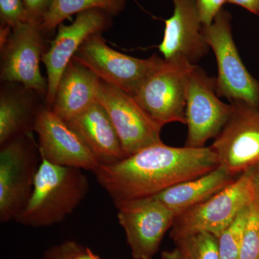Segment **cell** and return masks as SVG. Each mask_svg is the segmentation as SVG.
I'll list each match as a JSON object with an SVG mask.
<instances>
[{
  "mask_svg": "<svg viewBox=\"0 0 259 259\" xmlns=\"http://www.w3.org/2000/svg\"><path fill=\"white\" fill-rule=\"evenodd\" d=\"M162 259H187L178 248L172 250H166L161 253Z\"/></svg>",
  "mask_w": 259,
  "mask_h": 259,
  "instance_id": "cell-30",
  "label": "cell"
},
{
  "mask_svg": "<svg viewBox=\"0 0 259 259\" xmlns=\"http://www.w3.org/2000/svg\"><path fill=\"white\" fill-rule=\"evenodd\" d=\"M219 166L210 147H172L161 143L145 148L93 171L115 206L147 198Z\"/></svg>",
  "mask_w": 259,
  "mask_h": 259,
  "instance_id": "cell-1",
  "label": "cell"
},
{
  "mask_svg": "<svg viewBox=\"0 0 259 259\" xmlns=\"http://www.w3.org/2000/svg\"><path fill=\"white\" fill-rule=\"evenodd\" d=\"M4 83L0 93V146L20 135L34 132L41 107L33 98L36 93L17 83Z\"/></svg>",
  "mask_w": 259,
  "mask_h": 259,
  "instance_id": "cell-18",
  "label": "cell"
},
{
  "mask_svg": "<svg viewBox=\"0 0 259 259\" xmlns=\"http://www.w3.org/2000/svg\"><path fill=\"white\" fill-rule=\"evenodd\" d=\"M41 23L27 20L12 29L1 42L0 77L3 83H20L47 98L48 81L41 74L40 63L46 53Z\"/></svg>",
  "mask_w": 259,
  "mask_h": 259,
  "instance_id": "cell-6",
  "label": "cell"
},
{
  "mask_svg": "<svg viewBox=\"0 0 259 259\" xmlns=\"http://www.w3.org/2000/svg\"><path fill=\"white\" fill-rule=\"evenodd\" d=\"M101 79L79 61L71 59L64 70L50 110L67 122L98 101Z\"/></svg>",
  "mask_w": 259,
  "mask_h": 259,
  "instance_id": "cell-16",
  "label": "cell"
},
{
  "mask_svg": "<svg viewBox=\"0 0 259 259\" xmlns=\"http://www.w3.org/2000/svg\"><path fill=\"white\" fill-rule=\"evenodd\" d=\"M215 88L216 78L194 65L187 79L186 95L187 147H205L209 140L217 137L231 116L232 104L221 101Z\"/></svg>",
  "mask_w": 259,
  "mask_h": 259,
  "instance_id": "cell-9",
  "label": "cell"
},
{
  "mask_svg": "<svg viewBox=\"0 0 259 259\" xmlns=\"http://www.w3.org/2000/svg\"><path fill=\"white\" fill-rule=\"evenodd\" d=\"M73 59L93 71L104 82L131 96L165 61L156 54L139 59L118 52L107 45L102 33L88 37Z\"/></svg>",
  "mask_w": 259,
  "mask_h": 259,
  "instance_id": "cell-7",
  "label": "cell"
},
{
  "mask_svg": "<svg viewBox=\"0 0 259 259\" xmlns=\"http://www.w3.org/2000/svg\"><path fill=\"white\" fill-rule=\"evenodd\" d=\"M231 103V116L209 147L219 166L236 177L259 161V109L244 102Z\"/></svg>",
  "mask_w": 259,
  "mask_h": 259,
  "instance_id": "cell-10",
  "label": "cell"
},
{
  "mask_svg": "<svg viewBox=\"0 0 259 259\" xmlns=\"http://www.w3.org/2000/svg\"><path fill=\"white\" fill-rule=\"evenodd\" d=\"M98 102L106 110L126 157L161 144V125L153 121L134 97L101 80Z\"/></svg>",
  "mask_w": 259,
  "mask_h": 259,
  "instance_id": "cell-12",
  "label": "cell"
},
{
  "mask_svg": "<svg viewBox=\"0 0 259 259\" xmlns=\"http://www.w3.org/2000/svg\"><path fill=\"white\" fill-rule=\"evenodd\" d=\"M28 20L42 23L53 0H23Z\"/></svg>",
  "mask_w": 259,
  "mask_h": 259,
  "instance_id": "cell-27",
  "label": "cell"
},
{
  "mask_svg": "<svg viewBox=\"0 0 259 259\" xmlns=\"http://www.w3.org/2000/svg\"><path fill=\"white\" fill-rule=\"evenodd\" d=\"M251 168L252 171H253V180H254L255 187H256L259 195V161Z\"/></svg>",
  "mask_w": 259,
  "mask_h": 259,
  "instance_id": "cell-31",
  "label": "cell"
},
{
  "mask_svg": "<svg viewBox=\"0 0 259 259\" xmlns=\"http://www.w3.org/2000/svg\"><path fill=\"white\" fill-rule=\"evenodd\" d=\"M174 241L187 259H221L218 238L210 233H194Z\"/></svg>",
  "mask_w": 259,
  "mask_h": 259,
  "instance_id": "cell-21",
  "label": "cell"
},
{
  "mask_svg": "<svg viewBox=\"0 0 259 259\" xmlns=\"http://www.w3.org/2000/svg\"><path fill=\"white\" fill-rule=\"evenodd\" d=\"M111 15L101 10H90L76 15L70 25L61 23L50 47L42 57L47 72L46 104L51 109L64 70L83 42L92 35L102 33L112 26Z\"/></svg>",
  "mask_w": 259,
  "mask_h": 259,
  "instance_id": "cell-13",
  "label": "cell"
},
{
  "mask_svg": "<svg viewBox=\"0 0 259 259\" xmlns=\"http://www.w3.org/2000/svg\"><path fill=\"white\" fill-rule=\"evenodd\" d=\"M83 171L42 159L30 198L15 221L31 228L62 222L79 207L90 191V182Z\"/></svg>",
  "mask_w": 259,
  "mask_h": 259,
  "instance_id": "cell-2",
  "label": "cell"
},
{
  "mask_svg": "<svg viewBox=\"0 0 259 259\" xmlns=\"http://www.w3.org/2000/svg\"><path fill=\"white\" fill-rule=\"evenodd\" d=\"M172 1L174 13L164 21V33L158 49L167 61L185 60L197 64L209 49L202 33L197 0Z\"/></svg>",
  "mask_w": 259,
  "mask_h": 259,
  "instance_id": "cell-15",
  "label": "cell"
},
{
  "mask_svg": "<svg viewBox=\"0 0 259 259\" xmlns=\"http://www.w3.org/2000/svg\"><path fill=\"white\" fill-rule=\"evenodd\" d=\"M258 15H259V6H258Z\"/></svg>",
  "mask_w": 259,
  "mask_h": 259,
  "instance_id": "cell-32",
  "label": "cell"
},
{
  "mask_svg": "<svg viewBox=\"0 0 259 259\" xmlns=\"http://www.w3.org/2000/svg\"><path fill=\"white\" fill-rule=\"evenodd\" d=\"M41 159L59 166L94 171L98 160L66 121L47 106H41L34 125Z\"/></svg>",
  "mask_w": 259,
  "mask_h": 259,
  "instance_id": "cell-14",
  "label": "cell"
},
{
  "mask_svg": "<svg viewBox=\"0 0 259 259\" xmlns=\"http://www.w3.org/2000/svg\"><path fill=\"white\" fill-rule=\"evenodd\" d=\"M74 259H101L98 255L95 254V253L88 248V247L83 246L81 245L79 250L76 252V255H74Z\"/></svg>",
  "mask_w": 259,
  "mask_h": 259,
  "instance_id": "cell-29",
  "label": "cell"
},
{
  "mask_svg": "<svg viewBox=\"0 0 259 259\" xmlns=\"http://www.w3.org/2000/svg\"><path fill=\"white\" fill-rule=\"evenodd\" d=\"M231 13L223 10L208 26H202L204 39L218 65L216 93L231 102H241L259 109V83L250 74L232 35Z\"/></svg>",
  "mask_w": 259,
  "mask_h": 259,
  "instance_id": "cell-5",
  "label": "cell"
},
{
  "mask_svg": "<svg viewBox=\"0 0 259 259\" xmlns=\"http://www.w3.org/2000/svg\"><path fill=\"white\" fill-rule=\"evenodd\" d=\"M81 244L74 241L54 245L44 253L42 259H74Z\"/></svg>",
  "mask_w": 259,
  "mask_h": 259,
  "instance_id": "cell-26",
  "label": "cell"
},
{
  "mask_svg": "<svg viewBox=\"0 0 259 259\" xmlns=\"http://www.w3.org/2000/svg\"><path fill=\"white\" fill-rule=\"evenodd\" d=\"M238 259H259V197L249 206Z\"/></svg>",
  "mask_w": 259,
  "mask_h": 259,
  "instance_id": "cell-23",
  "label": "cell"
},
{
  "mask_svg": "<svg viewBox=\"0 0 259 259\" xmlns=\"http://www.w3.org/2000/svg\"><path fill=\"white\" fill-rule=\"evenodd\" d=\"M236 177L219 166L209 173L173 186L153 196L177 216L205 202L236 180Z\"/></svg>",
  "mask_w": 259,
  "mask_h": 259,
  "instance_id": "cell-19",
  "label": "cell"
},
{
  "mask_svg": "<svg viewBox=\"0 0 259 259\" xmlns=\"http://www.w3.org/2000/svg\"><path fill=\"white\" fill-rule=\"evenodd\" d=\"M249 206L238 213L233 222L227 227L218 238L221 259L238 258Z\"/></svg>",
  "mask_w": 259,
  "mask_h": 259,
  "instance_id": "cell-22",
  "label": "cell"
},
{
  "mask_svg": "<svg viewBox=\"0 0 259 259\" xmlns=\"http://www.w3.org/2000/svg\"><path fill=\"white\" fill-rule=\"evenodd\" d=\"M1 28L13 29L28 20L23 0H0Z\"/></svg>",
  "mask_w": 259,
  "mask_h": 259,
  "instance_id": "cell-24",
  "label": "cell"
},
{
  "mask_svg": "<svg viewBox=\"0 0 259 259\" xmlns=\"http://www.w3.org/2000/svg\"><path fill=\"white\" fill-rule=\"evenodd\" d=\"M126 0H53L49 11L42 19L41 27L45 33L54 31L71 15L90 10H101L112 17L125 9Z\"/></svg>",
  "mask_w": 259,
  "mask_h": 259,
  "instance_id": "cell-20",
  "label": "cell"
},
{
  "mask_svg": "<svg viewBox=\"0 0 259 259\" xmlns=\"http://www.w3.org/2000/svg\"><path fill=\"white\" fill-rule=\"evenodd\" d=\"M259 197L252 168L205 202L177 216L171 228L173 241L197 233H209L219 238L238 213Z\"/></svg>",
  "mask_w": 259,
  "mask_h": 259,
  "instance_id": "cell-3",
  "label": "cell"
},
{
  "mask_svg": "<svg viewBox=\"0 0 259 259\" xmlns=\"http://www.w3.org/2000/svg\"><path fill=\"white\" fill-rule=\"evenodd\" d=\"M134 259H152L177 214L154 197L134 199L115 206Z\"/></svg>",
  "mask_w": 259,
  "mask_h": 259,
  "instance_id": "cell-11",
  "label": "cell"
},
{
  "mask_svg": "<svg viewBox=\"0 0 259 259\" xmlns=\"http://www.w3.org/2000/svg\"><path fill=\"white\" fill-rule=\"evenodd\" d=\"M228 0H197V10L202 26H208L221 11Z\"/></svg>",
  "mask_w": 259,
  "mask_h": 259,
  "instance_id": "cell-25",
  "label": "cell"
},
{
  "mask_svg": "<svg viewBox=\"0 0 259 259\" xmlns=\"http://www.w3.org/2000/svg\"><path fill=\"white\" fill-rule=\"evenodd\" d=\"M228 3L238 5L253 14L258 15L259 0H228Z\"/></svg>",
  "mask_w": 259,
  "mask_h": 259,
  "instance_id": "cell-28",
  "label": "cell"
},
{
  "mask_svg": "<svg viewBox=\"0 0 259 259\" xmlns=\"http://www.w3.org/2000/svg\"><path fill=\"white\" fill-rule=\"evenodd\" d=\"M32 133L20 135L0 150V221H15L28 204L41 163Z\"/></svg>",
  "mask_w": 259,
  "mask_h": 259,
  "instance_id": "cell-4",
  "label": "cell"
},
{
  "mask_svg": "<svg viewBox=\"0 0 259 259\" xmlns=\"http://www.w3.org/2000/svg\"><path fill=\"white\" fill-rule=\"evenodd\" d=\"M66 122L81 138L100 165L111 164L126 157L111 120L98 101Z\"/></svg>",
  "mask_w": 259,
  "mask_h": 259,
  "instance_id": "cell-17",
  "label": "cell"
},
{
  "mask_svg": "<svg viewBox=\"0 0 259 259\" xmlns=\"http://www.w3.org/2000/svg\"><path fill=\"white\" fill-rule=\"evenodd\" d=\"M194 65L185 60H165L133 96L161 127L171 122L186 125L187 79Z\"/></svg>",
  "mask_w": 259,
  "mask_h": 259,
  "instance_id": "cell-8",
  "label": "cell"
}]
</instances>
